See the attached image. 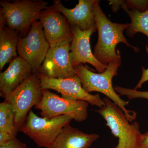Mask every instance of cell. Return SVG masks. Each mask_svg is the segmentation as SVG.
Segmentation results:
<instances>
[{
    "instance_id": "obj_1",
    "label": "cell",
    "mask_w": 148,
    "mask_h": 148,
    "mask_svg": "<svg viewBox=\"0 0 148 148\" xmlns=\"http://www.w3.org/2000/svg\"><path fill=\"white\" fill-rule=\"evenodd\" d=\"M93 12L98 38L93 53L99 62L107 66L111 63H121L119 51L116 50L119 43H123L135 52L139 51V49L131 45L123 35L124 30L128 29L130 24L113 23L110 21L103 12L99 1L96 0L94 3Z\"/></svg>"
},
{
    "instance_id": "obj_2",
    "label": "cell",
    "mask_w": 148,
    "mask_h": 148,
    "mask_svg": "<svg viewBox=\"0 0 148 148\" xmlns=\"http://www.w3.org/2000/svg\"><path fill=\"white\" fill-rule=\"evenodd\" d=\"M121 65V63H110L105 71L99 73L92 72L83 64L75 66L74 69L86 91L88 93L98 92L106 95L123 111L129 122H132L136 119L137 114L126 108L129 102L122 99L112 85L113 78L117 75Z\"/></svg>"
},
{
    "instance_id": "obj_3",
    "label": "cell",
    "mask_w": 148,
    "mask_h": 148,
    "mask_svg": "<svg viewBox=\"0 0 148 148\" xmlns=\"http://www.w3.org/2000/svg\"><path fill=\"white\" fill-rule=\"evenodd\" d=\"M48 3L43 1L15 0L12 3L0 1V22L19 33L24 38L32 24L39 20L42 11Z\"/></svg>"
},
{
    "instance_id": "obj_4",
    "label": "cell",
    "mask_w": 148,
    "mask_h": 148,
    "mask_svg": "<svg viewBox=\"0 0 148 148\" xmlns=\"http://www.w3.org/2000/svg\"><path fill=\"white\" fill-rule=\"evenodd\" d=\"M105 105L96 110L106 122L111 132L118 139L116 148H137L142 136L137 122L130 124L123 111L108 98H103Z\"/></svg>"
},
{
    "instance_id": "obj_5",
    "label": "cell",
    "mask_w": 148,
    "mask_h": 148,
    "mask_svg": "<svg viewBox=\"0 0 148 148\" xmlns=\"http://www.w3.org/2000/svg\"><path fill=\"white\" fill-rule=\"evenodd\" d=\"M73 120L66 115L51 119L40 117L31 110L20 131L33 140L39 147L51 148L62 130Z\"/></svg>"
},
{
    "instance_id": "obj_6",
    "label": "cell",
    "mask_w": 148,
    "mask_h": 148,
    "mask_svg": "<svg viewBox=\"0 0 148 148\" xmlns=\"http://www.w3.org/2000/svg\"><path fill=\"white\" fill-rule=\"evenodd\" d=\"M42 96L40 79L36 74H33L5 99L13 108L17 132L20 131L26 121L32 107L40 103Z\"/></svg>"
},
{
    "instance_id": "obj_7",
    "label": "cell",
    "mask_w": 148,
    "mask_h": 148,
    "mask_svg": "<svg viewBox=\"0 0 148 148\" xmlns=\"http://www.w3.org/2000/svg\"><path fill=\"white\" fill-rule=\"evenodd\" d=\"M42 99L35 106L41 111L42 117L48 119L68 116L81 122L87 119L89 103L84 101H72L60 97L48 89H42Z\"/></svg>"
},
{
    "instance_id": "obj_8",
    "label": "cell",
    "mask_w": 148,
    "mask_h": 148,
    "mask_svg": "<svg viewBox=\"0 0 148 148\" xmlns=\"http://www.w3.org/2000/svg\"><path fill=\"white\" fill-rule=\"evenodd\" d=\"M50 46L39 21L32 24L27 36L19 34L17 46L18 56L31 66L33 74L38 73Z\"/></svg>"
},
{
    "instance_id": "obj_9",
    "label": "cell",
    "mask_w": 148,
    "mask_h": 148,
    "mask_svg": "<svg viewBox=\"0 0 148 148\" xmlns=\"http://www.w3.org/2000/svg\"><path fill=\"white\" fill-rule=\"evenodd\" d=\"M42 89H51L61 94V97L72 101H84L92 106L102 108L105 102L98 94L92 95L86 91L77 75L71 78L56 79L49 77L39 73H36Z\"/></svg>"
},
{
    "instance_id": "obj_10",
    "label": "cell",
    "mask_w": 148,
    "mask_h": 148,
    "mask_svg": "<svg viewBox=\"0 0 148 148\" xmlns=\"http://www.w3.org/2000/svg\"><path fill=\"white\" fill-rule=\"evenodd\" d=\"M39 21L51 48L71 43L73 40L71 26L64 15L53 5L42 11Z\"/></svg>"
},
{
    "instance_id": "obj_11",
    "label": "cell",
    "mask_w": 148,
    "mask_h": 148,
    "mask_svg": "<svg viewBox=\"0 0 148 148\" xmlns=\"http://www.w3.org/2000/svg\"><path fill=\"white\" fill-rule=\"evenodd\" d=\"M71 26L73 40L71 43V56L73 67L86 63L91 64L99 73L105 71L108 66L101 64L96 59L91 50L90 38L96 32V25L86 31H82L79 27Z\"/></svg>"
},
{
    "instance_id": "obj_12",
    "label": "cell",
    "mask_w": 148,
    "mask_h": 148,
    "mask_svg": "<svg viewBox=\"0 0 148 148\" xmlns=\"http://www.w3.org/2000/svg\"><path fill=\"white\" fill-rule=\"evenodd\" d=\"M71 43L49 48L38 73L56 79L71 78L77 74L72 65Z\"/></svg>"
},
{
    "instance_id": "obj_13",
    "label": "cell",
    "mask_w": 148,
    "mask_h": 148,
    "mask_svg": "<svg viewBox=\"0 0 148 148\" xmlns=\"http://www.w3.org/2000/svg\"><path fill=\"white\" fill-rule=\"evenodd\" d=\"M96 1L79 0L75 7L69 9L65 7L60 0H54L53 6L64 15L71 25L86 31L95 26L93 5Z\"/></svg>"
},
{
    "instance_id": "obj_14",
    "label": "cell",
    "mask_w": 148,
    "mask_h": 148,
    "mask_svg": "<svg viewBox=\"0 0 148 148\" xmlns=\"http://www.w3.org/2000/svg\"><path fill=\"white\" fill-rule=\"evenodd\" d=\"M33 74L31 66L20 56L14 58L7 69L0 73L1 97L5 99Z\"/></svg>"
},
{
    "instance_id": "obj_15",
    "label": "cell",
    "mask_w": 148,
    "mask_h": 148,
    "mask_svg": "<svg viewBox=\"0 0 148 148\" xmlns=\"http://www.w3.org/2000/svg\"><path fill=\"white\" fill-rule=\"evenodd\" d=\"M99 138L98 134L85 133L69 125L63 128L51 148H89Z\"/></svg>"
},
{
    "instance_id": "obj_16",
    "label": "cell",
    "mask_w": 148,
    "mask_h": 148,
    "mask_svg": "<svg viewBox=\"0 0 148 148\" xmlns=\"http://www.w3.org/2000/svg\"><path fill=\"white\" fill-rule=\"evenodd\" d=\"M19 33L5 24H0V71L18 57L16 53Z\"/></svg>"
},
{
    "instance_id": "obj_17",
    "label": "cell",
    "mask_w": 148,
    "mask_h": 148,
    "mask_svg": "<svg viewBox=\"0 0 148 148\" xmlns=\"http://www.w3.org/2000/svg\"><path fill=\"white\" fill-rule=\"evenodd\" d=\"M121 6L131 19V23L126 31L127 36L133 38L135 34L141 33L148 37V9L141 12L135 9L129 10L124 5Z\"/></svg>"
},
{
    "instance_id": "obj_18",
    "label": "cell",
    "mask_w": 148,
    "mask_h": 148,
    "mask_svg": "<svg viewBox=\"0 0 148 148\" xmlns=\"http://www.w3.org/2000/svg\"><path fill=\"white\" fill-rule=\"evenodd\" d=\"M0 132L8 133L12 138L16 137L18 132L15 127L13 108L5 100L0 104Z\"/></svg>"
},
{
    "instance_id": "obj_19",
    "label": "cell",
    "mask_w": 148,
    "mask_h": 148,
    "mask_svg": "<svg viewBox=\"0 0 148 148\" xmlns=\"http://www.w3.org/2000/svg\"><path fill=\"white\" fill-rule=\"evenodd\" d=\"M114 89L119 95H125L129 100L143 98L148 100V91H139L131 88L115 86Z\"/></svg>"
},
{
    "instance_id": "obj_20",
    "label": "cell",
    "mask_w": 148,
    "mask_h": 148,
    "mask_svg": "<svg viewBox=\"0 0 148 148\" xmlns=\"http://www.w3.org/2000/svg\"><path fill=\"white\" fill-rule=\"evenodd\" d=\"M120 6L124 5L127 9L138 10L141 12L145 11L148 9V1H119Z\"/></svg>"
},
{
    "instance_id": "obj_21",
    "label": "cell",
    "mask_w": 148,
    "mask_h": 148,
    "mask_svg": "<svg viewBox=\"0 0 148 148\" xmlns=\"http://www.w3.org/2000/svg\"><path fill=\"white\" fill-rule=\"evenodd\" d=\"M0 148H28L26 144L16 138H13L5 145L0 146Z\"/></svg>"
},
{
    "instance_id": "obj_22",
    "label": "cell",
    "mask_w": 148,
    "mask_h": 148,
    "mask_svg": "<svg viewBox=\"0 0 148 148\" xmlns=\"http://www.w3.org/2000/svg\"><path fill=\"white\" fill-rule=\"evenodd\" d=\"M146 49L148 55V46L147 45H146ZM142 71H143V73H142L141 79L138 84L134 88L135 90H138L139 88H141L145 82L148 81V68L147 69H146L144 67H142Z\"/></svg>"
},
{
    "instance_id": "obj_23",
    "label": "cell",
    "mask_w": 148,
    "mask_h": 148,
    "mask_svg": "<svg viewBox=\"0 0 148 148\" xmlns=\"http://www.w3.org/2000/svg\"><path fill=\"white\" fill-rule=\"evenodd\" d=\"M137 148H148V131L142 134Z\"/></svg>"
},
{
    "instance_id": "obj_24",
    "label": "cell",
    "mask_w": 148,
    "mask_h": 148,
    "mask_svg": "<svg viewBox=\"0 0 148 148\" xmlns=\"http://www.w3.org/2000/svg\"><path fill=\"white\" fill-rule=\"evenodd\" d=\"M12 138L8 133L0 132V146L5 145L12 140Z\"/></svg>"
},
{
    "instance_id": "obj_25",
    "label": "cell",
    "mask_w": 148,
    "mask_h": 148,
    "mask_svg": "<svg viewBox=\"0 0 148 148\" xmlns=\"http://www.w3.org/2000/svg\"></svg>"
}]
</instances>
